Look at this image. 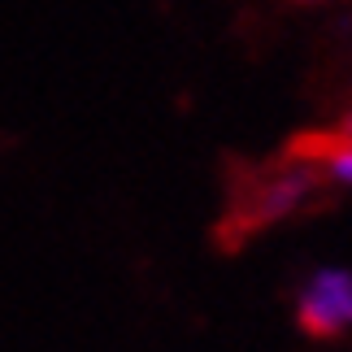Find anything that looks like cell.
Segmentation results:
<instances>
[{
	"instance_id": "277c9868",
	"label": "cell",
	"mask_w": 352,
	"mask_h": 352,
	"mask_svg": "<svg viewBox=\"0 0 352 352\" xmlns=\"http://www.w3.org/2000/svg\"><path fill=\"white\" fill-rule=\"evenodd\" d=\"M344 131H348V135H352V118H348V122H344Z\"/></svg>"
},
{
	"instance_id": "7a4b0ae2",
	"label": "cell",
	"mask_w": 352,
	"mask_h": 352,
	"mask_svg": "<svg viewBox=\"0 0 352 352\" xmlns=\"http://www.w3.org/2000/svg\"><path fill=\"white\" fill-rule=\"evenodd\" d=\"M309 187H314V166H296L287 174H274V179H261L256 183V196L248 200V209H243V218L252 226L265 222V218H278V213H287L292 205H300L309 196Z\"/></svg>"
},
{
	"instance_id": "3957f363",
	"label": "cell",
	"mask_w": 352,
	"mask_h": 352,
	"mask_svg": "<svg viewBox=\"0 0 352 352\" xmlns=\"http://www.w3.org/2000/svg\"><path fill=\"white\" fill-rule=\"evenodd\" d=\"M296 161H318L331 179L340 183H352V135L340 131V135H322V140H296L292 148Z\"/></svg>"
},
{
	"instance_id": "6da1fadb",
	"label": "cell",
	"mask_w": 352,
	"mask_h": 352,
	"mask_svg": "<svg viewBox=\"0 0 352 352\" xmlns=\"http://www.w3.org/2000/svg\"><path fill=\"white\" fill-rule=\"evenodd\" d=\"M300 327L309 335H340L352 327V274L322 270L300 296Z\"/></svg>"
}]
</instances>
